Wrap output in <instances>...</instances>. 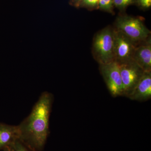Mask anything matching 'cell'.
I'll return each instance as SVG.
<instances>
[{
    "label": "cell",
    "instance_id": "cell-1",
    "mask_svg": "<svg viewBox=\"0 0 151 151\" xmlns=\"http://www.w3.org/2000/svg\"><path fill=\"white\" fill-rule=\"evenodd\" d=\"M53 100V94L43 92L29 116L18 125L19 140L37 151L43 150L48 137Z\"/></svg>",
    "mask_w": 151,
    "mask_h": 151
},
{
    "label": "cell",
    "instance_id": "cell-2",
    "mask_svg": "<svg viewBox=\"0 0 151 151\" xmlns=\"http://www.w3.org/2000/svg\"><path fill=\"white\" fill-rule=\"evenodd\" d=\"M93 52L100 65L115 61L113 29L106 27L97 33L93 41Z\"/></svg>",
    "mask_w": 151,
    "mask_h": 151
},
{
    "label": "cell",
    "instance_id": "cell-3",
    "mask_svg": "<svg viewBox=\"0 0 151 151\" xmlns=\"http://www.w3.org/2000/svg\"><path fill=\"white\" fill-rule=\"evenodd\" d=\"M116 29L120 31L133 42L137 44L147 40L150 31L138 18L123 16L119 17L116 23Z\"/></svg>",
    "mask_w": 151,
    "mask_h": 151
},
{
    "label": "cell",
    "instance_id": "cell-4",
    "mask_svg": "<svg viewBox=\"0 0 151 151\" xmlns=\"http://www.w3.org/2000/svg\"><path fill=\"white\" fill-rule=\"evenodd\" d=\"M100 70L107 88L113 97L123 96L120 65L116 61L100 65Z\"/></svg>",
    "mask_w": 151,
    "mask_h": 151
},
{
    "label": "cell",
    "instance_id": "cell-5",
    "mask_svg": "<svg viewBox=\"0 0 151 151\" xmlns=\"http://www.w3.org/2000/svg\"><path fill=\"white\" fill-rule=\"evenodd\" d=\"M115 61L119 64L133 61L137 44L118 29H113Z\"/></svg>",
    "mask_w": 151,
    "mask_h": 151
},
{
    "label": "cell",
    "instance_id": "cell-6",
    "mask_svg": "<svg viewBox=\"0 0 151 151\" xmlns=\"http://www.w3.org/2000/svg\"><path fill=\"white\" fill-rule=\"evenodd\" d=\"M123 86V96L128 97L145 71L133 61L119 64Z\"/></svg>",
    "mask_w": 151,
    "mask_h": 151
},
{
    "label": "cell",
    "instance_id": "cell-7",
    "mask_svg": "<svg viewBox=\"0 0 151 151\" xmlns=\"http://www.w3.org/2000/svg\"><path fill=\"white\" fill-rule=\"evenodd\" d=\"M139 102H145L151 98V72H145L136 87L128 97Z\"/></svg>",
    "mask_w": 151,
    "mask_h": 151
},
{
    "label": "cell",
    "instance_id": "cell-8",
    "mask_svg": "<svg viewBox=\"0 0 151 151\" xmlns=\"http://www.w3.org/2000/svg\"><path fill=\"white\" fill-rule=\"evenodd\" d=\"M133 61L145 72H151V44L150 40L137 46Z\"/></svg>",
    "mask_w": 151,
    "mask_h": 151
},
{
    "label": "cell",
    "instance_id": "cell-9",
    "mask_svg": "<svg viewBox=\"0 0 151 151\" xmlns=\"http://www.w3.org/2000/svg\"><path fill=\"white\" fill-rule=\"evenodd\" d=\"M18 125L13 126L0 123V150L12 147L19 139Z\"/></svg>",
    "mask_w": 151,
    "mask_h": 151
},
{
    "label": "cell",
    "instance_id": "cell-10",
    "mask_svg": "<svg viewBox=\"0 0 151 151\" xmlns=\"http://www.w3.org/2000/svg\"><path fill=\"white\" fill-rule=\"evenodd\" d=\"M114 5L113 0H99V9L110 13H113Z\"/></svg>",
    "mask_w": 151,
    "mask_h": 151
},
{
    "label": "cell",
    "instance_id": "cell-11",
    "mask_svg": "<svg viewBox=\"0 0 151 151\" xmlns=\"http://www.w3.org/2000/svg\"><path fill=\"white\" fill-rule=\"evenodd\" d=\"M99 0H82L79 7L85 8L89 10L97 9H99Z\"/></svg>",
    "mask_w": 151,
    "mask_h": 151
},
{
    "label": "cell",
    "instance_id": "cell-12",
    "mask_svg": "<svg viewBox=\"0 0 151 151\" xmlns=\"http://www.w3.org/2000/svg\"><path fill=\"white\" fill-rule=\"evenodd\" d=\"M114 7L120 10H124L127 7L136 2V0H113Z\"/></svg>",
    "mask_w": 151,
    "mask_h": 151
},
{
    "label": "cell",
    "instance_id": "cell-13",
    "mask_svg": "<svg viewBox=\"0 0 151 151\" xmlns=\"http://www.w3.org/2000/svg\"><path fill=\"white\" fill-rule=\"evenodd\" d=\"M13 147L16 151H37L19 139L17 140L15 142Z\"/></svg>",
    "mask_w": 151,
    "mask_h": 151
},
{
    "label": "cell",
    "instance_id": "cell-14",
    "mask_svg": "<svg viewBox=\"0 0 151 151\" xmlns=\"http://www.w3.org/2000/svg\"><path fill=\"white\" fill-rule=\"evenodd\" d=\"M139 5L144 9H148L151 6V0H136Z\"/></svg>",
    "mask_w": 151,
    "mask_h": 151
},
{
    "label": "cell",
    "instance_id": "cell-15",
    "mask_svg": "<svg viewBox=\"0 0 151 151\" xmlns=\"http://www.w3.org/2000/svg\"><path fill=\"white\" fill-rule=\"evenodd\" d=\"M82 0H70L69 4L71 6H73L75 7H79V4Z\"/></svg>",
    "mask_w": 151,
    "mask_h": 151
},
{
    "label": "cell",
    "instance_id": "cell-16",
    "mask_svg": "<svg viewBox=\"0 0 151 151\" xmlns=\"http://www.w3.org/2000/svg\"><path fill=\"white\" fill-rule=\"evenodd\" d=\"M4 151H16L14 148V147L12 146V147H9L6 148L4 150Z\"/></svg>",
    "mask_w": 151,
    "mask_h": 151
}]
</instances>
